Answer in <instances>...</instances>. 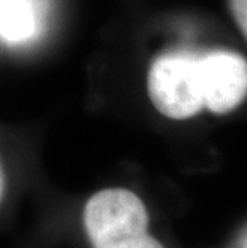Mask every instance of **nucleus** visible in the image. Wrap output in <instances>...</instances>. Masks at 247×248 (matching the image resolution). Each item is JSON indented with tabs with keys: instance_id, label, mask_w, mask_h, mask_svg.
<instances>
[{
	"instance_id": "obj_3",
	"label": "nucleus",
	"mask_w": 247,
	"mask_h": 248,
	"mask_svg": "<svg viewBox=\"0 0 247 248\" xmlns=\"http://www.w3.org/2000/svg\"><path fill=\"white\" fill-rule=\"evenodd\" d=\"M204 104L212 114H228L247 98V60L236 51L201 53Z\"/></svg>"
},
{
	"instance_id": "obj_5",
	"label": "nucleus",
	"mask_w": 247,
	"mask_h": 248,
	"mask_svg": "<svg viewBox=\"0 0 247 248\" xmlns=\"http://www.w3.org/2000/svg\"><path fill=\"white\" fill-rule=\"evenodd\" d=\"M230 10L239 31L247 40V0H230Z\"/></svg>"
},
{
	"instance_id": "obj_4",
	"label": "nucleus",
	"mask_w": 247,
	"mask_h": 248,
	"mask_svg": "<svg viewBox=\"0 0 247 248\" xmlns=\"http://www.w3.org/2000/svg\"><path fill=\"white\" fill-rule=\"evenodd\" d=\"M40 0H0V40L21 46L34 42L44 28Z\"/></svg>"
},
{
	"instance_id": "obj_1",
	"label": "nucleus",
	"mask_w": 247,
	"mask_h": 248,
	"mask_svg": "<svg viewBox=\"0 0 247 248\" xmlns=\"http://www.w3.org/2000/svg\"><path fill=\"white\" fill-rule=\"evenodd\" d=\"M143 200L129 189H103L83 208V228L93 248H165L148 234Z\"/></svg>"
},
{
	"instance_id": "obj_6",
	"label": "nucleus",
	"mask_w": 247,
	"mask_h": 248,
	"mask_svg": "<svg viewBox=\"0 0 247 248\" xmlns=\"http://www.w3.org/2000/svg\"><path fill=\"white\" fill-rule=\"evenodd\" d=\"M3 189H5V178H3L2 167H0V200H2V197H3Z\"/></svg>"
},
{
	"instance_id": "obj_2",
	"label": "nucleus",
	"mask_w": 247,
	"mask_h": 248,
	"mask_svg": "<svg viewBox=\"0 0 247 248\" xmlns=\"http://www.w3.org/2000/svg\"><path fill=\"white\" fill-rule=\"evenodd\" d=\"M148 94L152 106L169 119L198 115L206 108L201 53L175 50L157 56L148 72Z\"/></svg>"
}]
</instances>
